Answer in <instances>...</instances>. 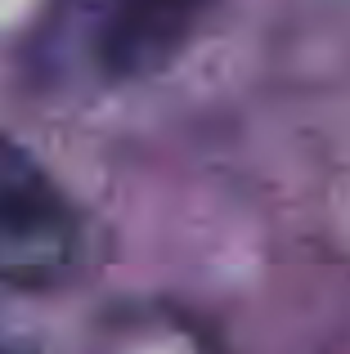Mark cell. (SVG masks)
<instances>
[{
    "mask_svg": "<svg viewBox=\"0 0 350 354\" xmlns=\"http://www.w3.org/2000/svg\"><path fill=\"white\" fill-rule=\"evenodd\" d=\"M216 0H113L95 41V59L113 81H144L167 72Z\"/></svg>",
    "mask_w": 350,
    "mask_h": 354,
    "instance_id": "cell-2",
    "label": "cell"
},
{
    "mask_svg": "<svg viewBox=\"0 0 350 354\" xmlns=\"http://www.w3.org/2000/svg\"><path fill=\"white\" fill-rule=\"evenodd\" d=\"M81 225L59 189L36 171L0 180V283L54 287L72 274Z\"/></svg>",
    "mask_w": 350,
    "mask_h": 354,
    "instance_id": "cell-1",
    "label": "cell"
}]
</instances>
